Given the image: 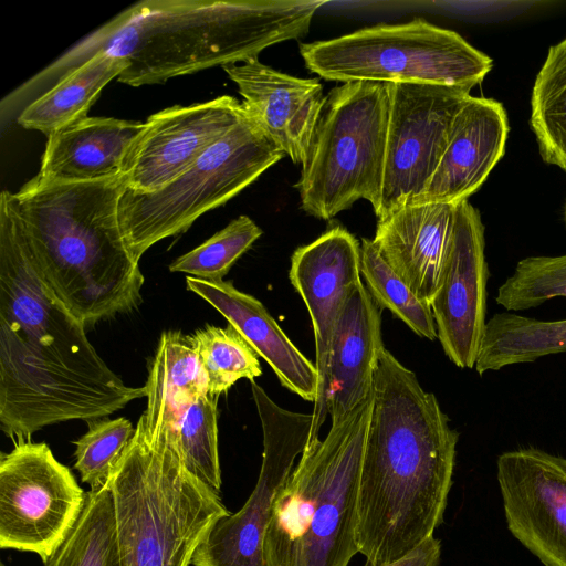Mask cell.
Masks as SVG:
<instances>
[{"mask_svg": "<svg viewBox=\"0 0 566 566\" xmlns=\"http://www.w3.org/2000/svg\"><path fill=\"white\" fill-rule=\"evenodd\" d=\"M441 542L431 536L394 562L380 566H439Z\"/></svg>", "mask_w": 566, "mask_h": 566, "instance_id": "836d02e7", "label": "cell"}, {"mask_svg": "<svg viewBox=\"0 0 566 566\" xmlns=\"http://www.w3.org/2000/svg\"><path fill=\"white\" fill-rule=\"evenodd\" d=\"M311 72L343 83H413L468 88L493 61L457 32L422 19L364 28L335 39L300 43Z\"/></svg>", "mask_w": 566, "mask_h": 566, "instance_id": "ba28073f", "label": "cell"}, {"mask_svg": "<svg viewBox=\"0 0 566 566\" xmlns=\"http://www.w3.org/2000/svg\"><path fill=\"white\" fill-rule=\"evenodd\" d=\"M187 289L212 305L274 370L282 386L314 403L315 364L290 340L264 305L230 281L186 277Z\"/></svg>", "mask_w": 566, "mask_h": 566, "instance_id": "44dd1931", "label": "cell"}, {"mask_svg": "<svg viewBox=\"0 0 566 566\" xmlns=\"http://www.w3.org/2000/svg\"><path fill=\"white\" fill-rule=\"evenodd\" d=\"M484 226L468 201L455 205L446 260L430 303L437 338L459 368H474L486 325Z\"/></svg>", "mask_w": 566, "mask_h": 566, "instance_id": "4fadbf2b", "label": "cell"}, {"mask_svg": "<svg viewBox=\"0 0 566 566\" xmlns=\"http://www.w3.org/2000/svg\"><path fill=\"white\" fill-rule=\"evenodd\" d=\"M458 440L437 397L384 347L357 499L364 566L394 562L433 536L443 522Z\"/></svg>", "mask_w": 566, "mask_h": 566, "instance_id": "7a4b0ae2", "label": "cell"}, {"mask_svg": "<svg viewBox=\"0 0 566 566\" xmlns=\"http://www.w3.org/2000/svg\"><path fill=\"white\" fill-rule=\"evenodd\" d=\"M144 126L140 122L86 116L48 136L34 178L43 184H71L116 177Z\"/></svg>", "mask_w": 566, "mask_h": 566, "instance_id": "7402d4cb", "label": "cell"}, {"mask_svg": "<svg viewBox=\"0 0 566 566\" xmlns=\"http://www.w3.org/2000/svg\"><path fill=\"white\" fill-rule=\"evenodd\" d=\"M496 478L513 536L544 566H566V458L535 447L506 451Z\"/></svg>", "mask_w": 566, "mask_h": 566, "instance_id": "9a60e30c", "label": "cell"}, {"mask_svg": "<svg viewBox=\"0 0 566 566\" xmlns=\"http://www.w3.org/2000/svg\"><path fill=\"white\" fill-rule=\"evenodd\" d=\"M388 116L384 83H343L328 92L295 184L304 212L329 220L359 199L377 209Z\"/></svg>", "mask_w": 566, "mask_h": 566, "instance_id": "52a82bcc", "label": "cell"}, {"mask_svg": "<svg viewBox=\"0 0 566 566\" xmlns=\"http://www.w3.org/2000/svg\"><path fill=\"white\" fill-rule=\"evenodd\" d=\"M248 113L189 168L155 192L125 188L118 219L125 243L139 261L158 241L180 234L205 212L224 205L284 157Z\"/></svg>", "mask_w": 566, "mask_h": 566, "instance_id": "9c48e42d", "label": "cell"}, {"mask_svg": "<svg viewBox=\"0 0 566 566\" xmlns=\"http://www.w3.org/2000/svg\"><path fill=\"white\" fill-rule=\"evenodd\" d=\"M243 106L294 164H302L326 96L317 78H301L256 60L222 66Z\"/></svg>", "mask_w": 566, "mask_h": 566, "instance_id": "e0dca14e", "label": "cell"}, {"mask_svg": "<svg viewBox=\"0 0 566 566\" xmlns=\"http://www.w3.org/2000/svg\"><path fill=\"white\" fill-rule=\"evenodd\" d=\"M360 274L380 308L389 310L417 335L434 340L437 328L429 304L421 301L381 258L373 240L360 241Z\"/></svg>", "mask_w": 566, "mask_h": 566, "instance_id": "f1b7e54d", "label": "cell"}, {"mask_svg": "<svg viewBox=\"0 0 566 566\" xmlns=\"http://www.w3.org/2000/svg\"><path fill=\"white\" fill-rule=\"evenodd\" d=\"M123 566H189L210 527L230 514L184 464L178 439L142 418L108 482Z\"/></svg>", "mask_w": 566, "mask_h": 566, "instance_id": "8992f818", "label": "cell"}, {"mask_svg": "<svg viewBox=\"0 0 566 566\" xmlns=\"http://www.w3.org/2000/svg\"><path fill=\"white\" fill-rule=\"evenodd\" d=\"M251 390L263 431L260 474L243 506L210 527L193 553L192 566H263V538L273 504L307 447L312 413L277 406L254 380Z\"/></svg>", "mask_w": 566, "mask_h": 566, "instance_id": "8fae6325", "label": "cell"}, {"mask_svg": "<svg viewBox=\"0 0 566 566\" xmlns=\"http://www.w3.org/2000/svg\"><path fill=\"white\" fill-rule=\"evenodd\" d=\"M319 0H144L85 36L25 86L54 84L98 51L127 61L117 77L160 84L212 66L259 59L266 48L304 36ZM53 84V85H54Z\"/></svg>", "mask_w": 566, "mask_h": 566, "instance_id": "3957f363", "label": "cell"}, {"mask_svg": "<svg viewBox=\"0 0 566 566\" xmlns=\"http://www.w3.org/2000/svg\"><path fill=\"white\" fill-rule=\"evenodd\" d=\"M566 298V254L532 255L517 262L499 286L495 302L507 312L526 311Z\"/></svg>", "mask_w": 566, "mask_h": 566, "instance_id": "1f68e13d", "label": "cell"}, {"mask_svg": "<svg viewBox=\"0 0 566 566\" xmlns=\"http://www.w3.org/2000/svg\"><path fill=\"white\" fill-rule=\"evenodd\" d=\"M146 397L105 364L41 279L11 192L0 196V428L14 443L43 427L105 418Z\"/></svg>", "mask_w": 566, "mask_h": 566, "instance_id": "6da1fadb", "label": "cell"}, {"mask_svg": "<svg viewBox=\"0 0 566 566\" xmlns=\"http://www.w3.org/2000/svg\"><path fill=\"white\" fill-rule=\"evenodd\" d=\"M455 205L408 203L379 218L373 243L387 264L424 303L441 276Z\"/></svg>", "mask_w": 566, "mask_h": 566, "instance_id": "d6986e66", "label": "cell"}, {"mask_svg": "<svg viewBox=\"0 0 566 566\" xmlns=\"http://www.w3.org/2000/svg\"><path fill=\"white\" fill-rule=\"evenodd\" d=\"M389 116L380 200L382 218L411 203L427 187L470 90L437 84L385 83Z\"/></svg>", "mask_w": 566, "mask_h": 566, "instance_id": "7c38bea8", "label": "cell"}, {"mask_svg": "<svg viewBox=\"0 0 566 566\" xmlns=\"http://www.w3.org/2000/svg\"><path fill=\"white\" fill-rule=\"evenodd\" d=\"M128 66L125 59L98 51L31 102L17 122L46 136L87 116L101 91Z\"/></svg>", "mask_w": 566, "mask_h": 566, "instance_id": "cb8c5ba5", "label": "cell"}, {"mask_svg": "<svg viewBox=\"0 0 566 566\" xmlns=\"http://www.w3.org/2000/svg\"><path fill=\"white\" fill-rule=\"evenodd\" d=\"M261 234L262 230L250 217L239 216L203 243L172 261L169 271L221 281Z\"/></svg>", "mask_w": 566, "mask_h": 566, "instance_id": "d6a6232c", "label": "cell"}, {"mask_svg": "<svg viewBox=\"0 0 566 566\" xmlns=\"http://www.w3.org/2000/svg\"><path fill=\"white\" fill-rule=\"evenodd\" d=\"M147 407L140 416L146 430L178 436L187 406L208 392L206 375L189 335L164 332L146 381Z\"/></svg>", "mask_w": 566, "mask_h": 566, "instance_id": "603a6c76", "label": "cell"}, {"mask_svg": "<svg viewBox=\"0 0 566 566\" xmlns=\"http://www.w3.org/2000/svg\"><path fill=\"white\" fill-rule=\"evenodd\" d=\"M507 134L503 105L470 95L453 120L434 174L411 203L457 205L468 200L504 155Z\"/></svg>", "mask_w": 566, "mask_h": 566, "instance_id": "ac0fdd59", "label": "cell"}, {"mask_svg": "<svg viewBox=\"0 0 566 566\" xmlns=\"http://www.w3.org/2000/svg\"><path fill=\"white\" fill-rule=\"evenodd\" d=\"M245 115L243 104L229 95L153 114L124 159L120 175L126 188L138 192L161 189Z\"/></svg>", "mask_w": 566, "mask_h": 566, "instance_id": "5bb4252c", "label": "cell"}, {"mask_svg": "<svg viewBox=\"0 0 566 566\" xmlns=\"http://www.w3.org/2000/svg\"><path fill=\"white\" fill-rule=\"evenodd\" d=\"M88 430L77 440L74 451V469L90 491L108 485L119 460L130 444L136 427L126 418L92 420Z\"/></svg>", "mask_w": 566, "mask_h": 566, "instance_id": "4dcf8cb0", "label": "cell"}, {"mask_svg": "<svg viewBox=\"0 0 566 566\" xmlns=\"http://www.w3.org/2000/svg\"><path fill=\"white\" fill-rule=\"evenodd\" d=\"M564 221H565V226H566V202H565V208H564Z\"/></svg>", "mask_w": 566, "mask_h": 566, "instance_id": "e575fe53", "label": "cell"}, {"mask_svg": "<svg viewBox=\"0 0 566 566\" xmlns=\"http://www.w3.org/2000/svg\"><path fill=\"white\" fill-rule=\"evenodd\" d=\"M1 566H4L3 564H1Z\"/></svg>", "mask_w": 566, "mask_h": 566, "instance_id": "d590c367", "label": "cell"}, {"mask_svg": "<svg viewBox=\"0 0 566 566\" xmlns=\"http://www.w3.org/2000/svg\"><path fill=\"white\" fill-rule=\"evenodd\" d=\"M371 396L306 447L279 492L263 566H348L358 553L357 499Z\"/></svg>", "mask_w": 566, "mask_h": 566, "instance_id": "5b68a950", "label": "cell"}, {"mask_svg": "<svg viewBox=\"0 0 566 566\" xmlns=\"http://www.w3.org/2000/svg\"><path fill=\"white\" fill-rule=\"evenodd\" d=\"M86 492L44 442L21 441L0 457V547L45 564L78 521Z\"/></svg>", "mask_w": 566, "mask_h": 566, "instance_id": "30bf717a", "label": "cell"}, {"mask_svg": "<svg viewBox=\"0 0 566 566\" xmlns=\"http://www.w3.org/2000/svg\"><path fill=\"white\" fill-rule=\"evenodd\" d=\"M380 312L363 282L356 283L339 312L331 340L327 409L332 423L373 394L375 371L385 347Z\"/></svg>", "mask_w": 566, "mask_h": 566, "instance_id": "ffe728a7", "label": "cell"}, {"mask_svg": "<svg viewBox=\"0 0 566 566\" xmlns=\"http://www.w3.org/2000/svg\"><path fill=\"white\" fill-rule=\"evenodd\" d=\"M122 175L71 184L34 177L11 198L41 279L81 322L134 311L144 275L118 219Z\"/></svg>", "mask_w": 566, "mask_h": 566, "instance_id": "277c9868", "label": "cell"}, {"mask_svg": "<svg viewBox=\"0 0 566 566\" xmlns=\"http://www.w3.org/2000/svg\"><path fill=\"white\" fill-rule=\"evenodd\" d=\"M189 337L210 395L220 396L239 379L253 381L262 375L258 353L231 324L224 328L206 325Z\"/></svg>", "mask_w": 566, "mask_h": 566, "instance_id": "83f0119b", "label": "cell"}, {"mask_svg": "<svg viewBox=\"0 0 566 566\" xmlns=\"http://www.w3.org/2000/svg\"><path fill=\"white\" fill-rule=\"evenodd\" d=\"M218 397L203 394L187 406L178 427V443L187 470L220 495Z\"/></svg>", "mask_w": 566, "mask_h": 566, "instance_id": "f546056e", "label": "cell"}, {"mask_svg": "<svg viewBox=\"0 0 566 566\" xmlns=\"http://www.w3.org/2000/svg\"><path fill=\"white\" fill-rule=\"evenodd\" d=\"M44 566H123L108 485L86 492L78 521Z\"/></svg>", "mask_w": 566, "mask_h": 566, "instance_id": "4316f807", "label": "cell"}, {"mask_svg": "<svg viewBox=\"0 0 566 566\" xmlns=\"http://www.w3.org/2000/svg\"><path fill=\"white\" fill-rule=\"evenodd\" d=\"M566 353V318L543 321L500 312L486 321L475 361L479 375Z\"/></svg>", "mask_w": 566, "mask_h": 566, "instance_id": "d4e9b609", "label": "cell"}, {"mask_svg": "<svg viewBox=\"0 0 566 566\" xmlns=\"http://www.w3.org/2000/svg\"><path fill=\"white\" fill-rule=\"evenodd\" d=\"M289 275L308 311L315 338L318 387L307 443L311 446L319 440L328 415L327 371L333 329L348 294L361 281L360 243L345 228L333 227L294 251Z\"/></svg>", "mask_w": 566, "mask_h": 566, "instance_id": "2e32d148", "label": "cell"}, {"mask_svg": "<svg viewBox=\"0 0 566 566\" xmlns=\"http://www.w3.org/2000/svg\"><path fill=\"white\" fill-rule=\"evenodd\" d=\"M530 125L543 160L566 172V38L549 48L535 77Z\"/></svg>", "mask_w": 566, "mask_h": 566, "instance_id": "484cf974", "label": "cell"}]
</instances>
